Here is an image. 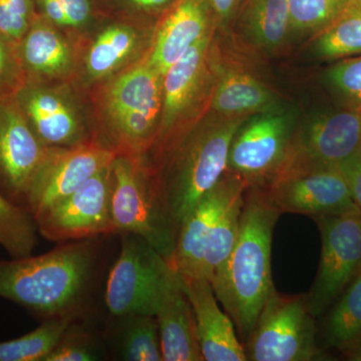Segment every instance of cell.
<instances>
[{"label":"cell","mask_w":361,"mask_h":361,"mask_svg":"<svg viewBox=\"0 0 361 361\" xmlns=\"http://www.w3.org/2000/svg\"><path fill=\"white\" fill-rule=\"evenodd\" d=\"M104 237L61 243L42 255L0 261V298L39 320L96 315Z\"/></svg>","instance_id":"obj_1"},{"label":"cell","mask_w":361,"mask_h":361,"mask_svg":"<svg viewBox=\"0 0 361 361\" xmlns=\"http://www.w3.org/2000/svg\"><path fill=\"white\" fill-rule=\"evenodd\" d=\"M280 214L261 188H247L238 239L227 262L211 281L215 295L231 317L243 346L274 288L271 247Z\"/></svg>","instance_id":"obj_2"},{"label":"cell","mask_w":361,"mask_h":361,"mask_svg":"<svg viewBox=\"0 0 361 361\" xmlns=\"http://www.w3.org/2000/svg\"><path fill=\"white\" fill-rule=\"evenodd\" d=\"M243 123V118H232L214 123L169 148L172 157L167 170L163 177L156 176L178 229L202 197L225 174L233 139Z\"/></svg>","instance_id":"obj_3"},{"label":"cell","mask_w":361,"mask_h":361,"mask_svg":"<svg viewBox=\"0 0 361 361\" xmlns=\"http://www.w3.org/2000/svg\"><path fill=\"white\" fill-rule=\"evenodd\" d=\"M111 171L115 234L141 237L172 264L179 229L166 207L155 171L144 157L123 155L116 157Z\"/></svg>","instance_id":"obj_4"},{"label":"cell","mask_w":361,"mask_h":361,"mask_svg":"<svg viewBox=\"0 0 361 361\" xmlns=\"http://www.w3.org/2000/svg\"><path fill=\"white\" fill-rule=\"evenodd\" d=\"M103 108L110 148L118 156L144 157L160 133L163 75L145 59L111 80Z\"/></svg>","instance_id":"obj_5"},{"label":"cell","mask_w":361,"mask_h":361,"mask_svg":"<svg viewBox=\"0 0 361 361\" xmlns=\"http://www.w3.org/2000/svg\"><path fill=\"white\" fill-rule=\"evenodd\" d=\"M118 236L120 252L104 283V300L109 315L155 316L177 271L141 237Z\"/></svg>","instance_id":"obj_6"},{"label":"cell","mask_w":361,"mask_h":361,"mask_svg":"<svg viewBox=\"0 0 361 361\" xmlns=\"http://www.w3.org/2000/svg\"><path fill=\"white\" fill-rule=\"evenodd\" d=\"M315 319L305 294L282 295L274 287L244 344L247 360H323L324 353L318 345Z\"/></svg>","instance_id":"obj_7"},{"label":"cell","mask_w":361,"mask_h":361,"mask_svg":"<svg viewBox=\"0 0 361 361\" xmlns=\"http://www.w3.org/2000/svg\"><path fill=\"white\" fill-rule=\"evenodd\" d=\"M361 109L319 116L296 137H292L286 155L274 177L338 167L360 155ZM270 180V182H271Z\"/></svg>","instance_id":"obj_8"},{"label":"cell","mask_w":361,"mask_h":361,"mask_svg":"<svg viewBox=\"0 0 361 361\" xmlns=\"http://www.w3.org/2000/svg\"><path fill=\"white\" fill-rule=\"evenodd\" d=\"M319 229L322 248L312 287L306 293L315 318L336 302L361 268V214L313 218Z\"/></svg>","instance_id":"obj_9"},{"label":"cell","mask_w":361,"mask_h":361,"mask_svg":"<svg viewBox=\"0 0 361 361\" xmlns=\"http://www.w3.org/2000/svg\"><path fill=\"white\" fill-rule=\"evenodd\" d=\"M111 166L35 218L39 234L56 243L115 236L111 213Z\"/></svg>","instance_id":"obj_10"},{"label":"cell","mask_w":361,"mask_h":361,"mask_svg":"<svg viewBox=\"0 0 361 361\" xmlns=\"http://www.w3.org/2000/svg\"><path fill=\"white\" fill-rule=\"evenodd\" d=\"M16 97H0V193L27 210L37 176L49 157Z\"/></svg>","instance_id":"obj_11"},{"label":"cell","mask_w":361,"mask_h":361,"mask_svg":"<svg viewBox=\"0 0 361 361\" xmlns=\"http://www.w3.org/2000/svg\"><path fill=\"white\" fill-rule=\"evenodd\" d=\"M292 137L293 120L282 114L242 123L230 148L228 172L243 178L248 188L265 186L283 161Z\"/></svg>","instance_id":"obj_12"},{"label":"cell","mask_w":361,"mask_h":361,"mask_svg":"<svg viewBox=\"0 0 361 361\" xmlns=\"http://www.w3.org/2000/svg\"><path fill=\"white\" fill-rule=\"evenodd\" d=\"M118 154L97 140L73 147H51L28 199L27 211L37 217L63 200L90 178L109 167Z\"/></svg>","instance_id":"obj_13"},{"label":"cell","mask_w":361,"mask_h":361,"mask_svg":"<svg viewBox=\"0 0 361 361\" xmlns=\"http://www.w3.org/2000/svg\"><path fill=\"white\" fill-rule=\"evenodd\" d=\"M280 213L322 216L360 215L338 169L310 171L278 178L261 187Z\"/></svg>","instance_id":"obj_14"},{"label":"cell","mask_w":361,"mask_h":361,"mask_svg":"<svg viewBox=\"0 0 361 361\" xmlns=\"http://www.w3.org/2000/svg\"><path fill=\"white\" fill-rule=\"evenodd\" d=\"M247 188L243 178L226 171L217 185L202 197L183 220L172 260L180 277H202V260L209 235L221 216Z\"/></svg>","instance_id":"obj_15"},{"label":"cell","mask_w":361,"mask_h":361,"mask_svg":"<svg viewBox=\"0 0 361 361\" xmlns=\"http://www.w3.org/2000/svg\"><path fill=\"white\" fill-rule=\"evenodd\" d=\"M14 97L47 147H73L92 141L75 106L58 90L25 82Z\"/></svg>","instance_id":"obj_16"},{"label":"cell","mask_w":361,"mask_h":361,"mask_svg":"<svg viewBox=\"0 0 361 361\" xmlns=\"http://www.w3.org/2000/svg\"><path fill=\"white\" fill-rule=\"evenodd\" d=\"M180 279L193 308L204 361H247L234 323L221 310L211 282L204 277Z\"/></svg>","instance_id":"obj_17"},{"label":"cell","mask_w":361,"mask_h":361,"mask_svg":"<svg viewBox=\"0 0 361 361\" xmlns=\"http://www.w3.org/2000/svg\"><path fill=\"white\" fill-rule=\"evenodd\" d=\"M209 0H177L159 28L148 61L161 75L208 35Z\"/></svg>","instance_id":"obj_18"},{"label":"cell","mask_w":361,"mask_h":361,"mask_svg":"<svg viewBox=\"0 0 361 361\" xmlns=\"http://www.w3.org/2000/svg\"><path fill=\"white\" fill-rule=\"evenodd\" d=\"M163 361H204L193 308L176 273L156 313Z\"/></svg>","instance_id":"obj_19"},{"label":"cell","mask_w":361,"mask_h":361,"mask_svg":"<svg viewBox=\"0 0 361 361\" xmlns=\"http://www.w3.org/2000/svg\"><path fill=\"white\" fill-rule=\"evenodd\" d=\"M208 35L193 45L164 75L163 111L156 144H161L168 137L178 118L193 101L200 85L210 44Z\"/></svg>","instance_id":"obj_20"},{"label":"cell","mask_w":361,"mask_h":361,"mask_svg":"<svg viewBox=\"0 0 361 361\" xmlns=\"http://www.w3.org/2000/svg\"><path fill=\"white\" fill-rule=\"evenodd\" d=\"M51 21L35 16L30 30L16 47L25 73L37 77L59 78L73 68V51Z\"/></svg>","instance_id":"obj_21"},{"label":"cell","mask_w":361,"mask_h":361,"mask_svg":"<svg viewBox=\"0 0 361 361\" xmlns=\"http://www.w3.org/2000/svg\"><path fill=\"white\" fill-rule=\"evenodd\" d=\"M103 334L111 360L163 361L156 316L109 315Z\"/></svg>","instance_id":"obj_22"},{"label":"cell","mask_w":361,"mask_h":361,"mask_svg":"<svg viewBox=\"0 0 361 361\" xmlns=\"http://www.w3.org/2000/svg\"><path fill=\"white\" fill-rule=\"evenodd\" d=\"M140 35L128 25H111L99 33L85 56V71L92 80L113 75L137 51Z\"/></svg>","instance_id":"obj_23"},{"label":"cell","mask_w":361,"mask_h":361,"mask_svg":"<svg viewBox=\"0 0 361 361\" xmlns=\"http://www.w3.org/2000/svg\"><path fill=\"white\" fill-rule=\"evenodd\" d=\"M361 341V268L338 301L332 304L322 329L325 348L348 353Z\"/></svg>","instance_id":"obj_24"},{"label":"cell","mask_w":361,"mask_h":361,"mask_svg":"<svg viewBox=\"0 0 361 361\" xmlns=\"http://www.w3.org/2000/svg\"><path fill=\"white\" fill-rule=\"evenodd\" d=\"M111 360L96 315L73 319L44 361Z\"/></svg>","instance_id":"obj_25"},{"label":"cell","mask_w":361,"mask_h":361,"mask_svg":"<svg viewBox=\"0 0 361 361\" xmlns=\"http://www.w3.org/2000/svg\"><path fill=\"white\" fill-rule=\"evenodd\" d=\"M243 21L256 44L276 47L291 27L287 0H246Z\"/></svg>","instance_id":"obj_26"},{"label":"cell","mask_w":361,"mask_h":361,"mask_svg":"<svg viewBox=\"0 0 361 361\" xmlns=\"http://www.w3.org/2000/svg\"><path fill=\"white\" fill-rule=\"evenodd\" d=\"M273 101L264 85L251 75L237 71L226 73L213 99V108L225 115L260 110Z\"/></svg>","instance_id":"obj_27"},{"label":"cell","mask_w":361,"mask_h":361,"mask_svg":"<svg viewBox=\"0 0 361 361\" xmlns=\"http://www.w3.org/2000/svg\"><path fill=\"white\" fill-rule=\"evenodd\" d=\"M316 51L329 59L361 54V0L346 1L336 18L323 28Z\"/></svg>","instance_id":"obj_28"},{"label":"cell","mask_w":361,"mask_h":361,"mask_svg":"<svg viewBox=\"0 0 361 361\" xmlns=\"http://www.w3.org/2000/svg\"><path fill=\"white\" fill-rule=\"evenodd\" d=\"M39 235L32 214L0 193V246L9 256L18 259L32 255Z\"/></svg>","instance_id":"obj_29"},{"label":"cell","mask_w":361,"mask_h":361,"mask_svg":"<svg viewBox=\"0 0 361 361\" xmlns=\"http://www.w3.org/2000/svg\"><path fill=\"white\" fill-rule=\"evenodd\" d=\"M243 202L244 194H242L221 216L207 240L202 260L201 276L210 282L227 262L238 239Z\"/></svg>","instance_id":"obj_30"},{"label":"cell","mask_w":361,"mask_h":361,"mask_svg":"<svg viewBox=\"0 0 361 361\" xmlns=\"http://www.w3.org/2000/svg\"><path fill=\"white\" fill-rule=\"evenodd\" d=\"M71 318H54L40 322L32 331L18 338L0 342V361H44L51 353Z\"/></svg>","instance_id":"obj_31"},{"label":"cell","mask_w":361,"mask_h":361,"mask_svg":"<svg viewBox=\"0 0 361 361\" xmlns=\"http://www.w3.org/2000/svg\"><path fill=\"white\" fill-rule=\"evenodd\" d=\"M348 0H287L291 27L297 30H323L341 13Z\"/></svg>","instance_id":"obj_32"},{"label":"cell","mask_w":361,"mask_h":361,"mask_svg":"<svg viewBox=\"0 0 361 361\" xmlns=\"http://www.w3.org/2000/svg\"><path fill=\"white\" fill-rule=\"evenodd\" d=\"M35 16V0H0V35L16 49Z\"/></svg>","instance_id":"obj_33"},{"label":"cell","mask_w":361,"mask_h":361,"mask_svg":"<svg viewBox=\"0 0 361 361\" xmlns=\"http://www.w3.org/2000/svg\"><path fill=\"white\" fill-rule=\"evenodd\" d=\"M35 4L52 25L65 27H82L92 13L90 0H35Z\"/></svg>","instance_id":"obj_34"},{"label":"cell","mask_w":361,"mask_h":361,"mask_svg":"<svg viewBox=\"0 0 361 361\" xmlns=\"http://www.w3.org/2000/svg\"><path fill=\"white\" fill-rule=\"evenodd\" d=\"M25 82L16 49L0 35V97L13 96Z\"/></svg>","instance_id":"obj_35"},{"label":"cell","mask_w":361,"mask_h":361,"mask_svg":"<svg viewBox=\"0 0 361 361\" xmlns=\"http://www.w3.org/2000/svg\"><path fill=\"white\" fill-rule=\"evenodd\" d=\"M329 77L341 94L361 106V56L337 63L330 70Z\"/></svg>","instance_id":"obj_36"},{"label":"cell","mask_w":361,"mask_h":361,"mask_svg":"<svg viewBox=\"0 0 361 361\" xmlns=\"http://www.w3.org/2000/svg\"><path fill=\"white\" fill-rule=\"evenodd\" d=\"M337 169L345 179L351 198L361 211V155L348 159Z\"/></svg>","instance_id":"obj_37"},{"label":"cell","mask_w":361,"mask_h":361,"mask_svg":"<svg viewBox=\"0 0 361 361\" xmlns=\"http://www.w3.org/2000/svg\"><path fill=\"white\" fill-rule=\"evenodd\" d=\"M240 0H209L213 16L226 20L236 11Z\"/></svg>","instance_id":"obj_38"},{"label":"cell","mask_w":361,"mask_h":361,"mask_svg":"<svg viewBox=\"0 0 361 361\" xmlns=\"http://www.w3.org/2000/svg\"><path fill=\"white\" fill-rule=\"evenodd\" d=\"M128 2L141 11H159L170 6L175 0H127Z\"/></svg>","instance_id":"obj_39"},{"label":"cell","mask_w":361,"mask_h":361,"mask_svg":"<svg viewBox=\"0 0 361 361\" xmlns=\"http://www.w3.org/2000/svg\"><path fill=\"white\" fill-rule=\"evenodd\" d=\"M345 353L349 360L361 361V341Z\"/></svg>","instance_id":"obj_40"},{"label":"cell","mask_w":361,"mask_h":361,"mask_svg":"<svg viewBox=\"0 0 361 361\" xmlns=\"http://www.w3.org/2000/svg\"><path fill=\"white\" fill-rule=\"evenodd\" d=\"M358 108H360V109H361V106H358ZM360 155H361V149H360Z\"/></svg>","instance_id":"obj_41"}]
</instances>
